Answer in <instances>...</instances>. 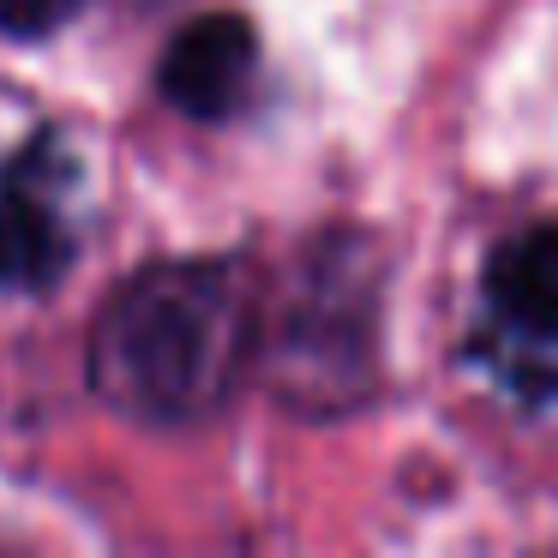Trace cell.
Masks as SVG:
<instances>
[{"label":"cell","mask_w":558,"mask_h":558,"mask_svg":"<svg viewBox=\"0 0 558 558\" xmlns=\"http://www.w3.org/2000/svg\"><path fill=\"white\" fill-rule=\"evenodd\" d=\"M378 378V258L337 229L306 246L270 325V385L289 409L330 421L373 397Z\"/></svg>","instance_id":"obj_2"},{"label":"cell","mask_w":558,"mask_h":558,"mask_svg":"<svg viewBox=\"0 0 558 558\" xmlns=\"http://www.w3.org/2000/svg\"><path fill=\"white\" fill-rule=\"evenodd\" d=\"M474 361L505 397H558V222H529L493 246L481 277Z\"/></svg>","instance_id":"obj_3"},{"label":"cell","mask_w":558,"mask_h":558,"mask_svg":"<svg viewBox=\"0 0 558 558\" xmlns=\"http://www.w3.org/2000/svg\"><path fill=\"white\" fill-rule=\"evenodd\" d=\"M85 7L90 0H0V31L19 37V43H37V37H49V31L73 25Z\"/></svg>","instance_id":"obj_6"},{"label":"cell","mask_w":558,"mask_h":558,"mask_svg":"<svg viewBox=\"0 0 558 558\" xmlns=\"http://www.w3.org/2000/svg\"><path fill=\"white\" fill-rule=\"evenodd\" d=\"M258 349L253 282L234 258H162L97 306L90 390L126 421L186 426L234 397Z\"/></svg>","instance_id":"obj_1"},{"label":"cell","mask_w":558,"mask_h":558,"mask_svg":"<svg viewBox=\"0 0 558 558\" xmlns=\"http://www.w3.org/2000/svg\"><path fill=\"white\" fill-rule=\"evenodd\" d=\"M78 162L61 133L0 150V289L37 294L73 265Z\"/></svg>","instance_id":"obj_4"},{"label":"cell","mask_w":558,"mask_h":558,"mask_svg":"<svg viewBox=\"0 0 558 558\" xmlns=\"http://www.w3.org/2000/svg\"><path fill=\"white\" fill-rule=\"evenodd\" d=\"M253 73H258L253 25L241 13H205L174 31V43L162 49L157 85L169 97V109H181L186 121H229L253 97Z\"/></svg>","instance_id":"obj_5"}]
</instances>
